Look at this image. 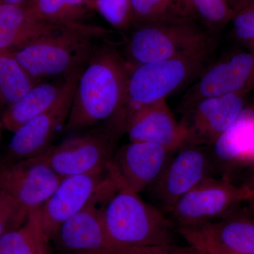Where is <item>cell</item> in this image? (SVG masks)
I'll use <instances>...</instances> for the list:
<instances>
[{
    "mask_svg": "<svg viewBox=\"0 0 254 254\" xmlns=\"http://www.w3.org/2000/svg\"><path fill=\"white\" fill-rule=\"evenodd\" d=\"M136 24L195 21L198 22L188 0H131Z\"/></svg>",
    "mask_w": 254,
    "mask_h": 254,
    "instance_id": "44dd1931",
    "label": "cell"
},
{
    "mask_svg": "<svg viewBox=\"0 0 254 254\" xmlns=\"http://www.w3.org/2000/svg\"><path fill=\"white\" fill-rule=\"evenodd\" d=\"M4 128V126H3V124L0 121V141H1V133H2V129Z\"/></svg>",
    "mask_w": 254,
    "mask_h": 254,
    "instance_id": "74e56055",
    "label": "cell"
},
{
    "mask_svg": "<svg viewBox=\"0 0 254 254\" xmlns=\"http://www.w3.org/2000/svg\"><path fill=\"white\" fill-rule=\"evenodd\" d=\"M31 0H0L1 5H22L28 4Z\"/></svg>",
    "mask_w": 254,
    "mask_h": 254,
    "instance_id": "d6a6232c",
    "label": "cell"
},
{
    "mask_svg": "<svg viewBox=\"0 0 254 254\" xmlns=\"http://www.w3.org/2000/svg\"><path fill=\"white\" fill-rule=\"evenodd\" d=\"M84 66L68 76L63 93L49 110L32 119L14 132L2 161L35 158L51 146L50 143L57 131L67 121L78 78Z\"/></svg>",
    "mask_w": 254,
    "mask_h": 254,
    "instance_id": "8fae6325",
    "label": "cell"
},
{
    "mask_svg": "<svg viewBox=\"0 0 254 254\" xmlns=\"http://www.w3.org/2000/svg\"><path fill=\"white\" fill-rule=\"evenodd\" d=\"M28 4L40 17L65 26L86 24L93 11L86 0H31Z\"/></svg>",
    "mask_w": 254,
    "mask_h": 254,
    "instance_id": "603a6c76",
    "label": "cell"
},
{
    "mask_svg": "<svg viewBox=\"0 0 254 254\" xmlns=\"http://www.w3.org/2000/svg\"><path fill=\"white\" fill-rule=\"evenodd\" d=\"M36 85L9 54H0V121L4 114Z\"/></svg>",
    "mask_w": 254,
    "mask_h": 254,
    "instance_id": "7402d4cb",
    "label": "cell"
},
{
    "mask_svg": "<svg viewBox=\"0 0 254 254\" xmlns=\"http://www.w3.org/2000/svg\"><path fill=\"white\" fill-rule=\"evenodd\" d=\"M92 203L62 225L52 240L63 254H137L119 245L105 228L101 210ZM150 250V249H149Z\"/></svg>",
    "mask_w": 254,
    "mask_h": 254,
    "instance_id": "5bb4252c",
    "label": "cell"
},
{
    "mask_svg": "<svg viewBox=\"0 0 254 254\" xmlns=\"http://www.w3.org/2000/svg\"><path fill=\"white\" fill-rule=\"evenodd\" d=\"M118 190L107 170L99 173L63 177L40 208L43 234L49 242L62 225L92 203H105Z\"/></svg>",
    "mask_w": 254,
    "mask_h": 254,
    "instance_id": "52a82bcc",
    "label": "cell"
},
{
    "mask_svg": "<svg viewBox=\"0 0 254 254\" xmlns=\"http://www.w3.org/2000/svg\"><path fill=\"white\" fill-rule=\"evenodd\" d=\"M44 240L38 208L29 213L21 227L0 237V254H34Z\"/></svg>",
    "mask_w": 254,
    "mask_h": 254,
    "instance_id": "cb8c5ba5",
    "label": "cell"
},
{
    "mask_svg": "<svg viewBox=\"0 0 254 254\" xmlns=\"http://www.w3.org/2000/svg\"><path fill=\"white\" fill-rule=\"evenodd\" d=\"M89 129L37 157L63 177L105 171L121 137L105 123Z\"/></svg>",
    "mask_w": 254,
    "mask_h": 254,
    "instance_id": "8992f818",
    "label": "cell"
},
{
    "mask_svg": "<svg viewBox=\"0 0 254 254\" xmlns=\"http://www.w3.org/2000/svg\"><path fill=\"white\" fill-rule=\"evenodd\" d=\"M189 245L196 249L202 254H231L208 242L193 237H183Z\"/></svg>",
    "mask_w": 254,
    "mask_h": 254,
    "instance_id": "f1b7e54d",
    "label": "cell"
},
{
    "mask_svg": "<svg viewBox=\"0 0 254 254\" xmlns=\"http://www.w3.org/2000/svg\"><path fill=\"white\" fill-rule=\"evenodd\" d=\"M108 30L88 24L71 26L23 49L9 53L36 84L45 78L67 77L83 68Z\"/></svg>",
    "mask_w": 254,
    "mask_h": 254,
    "instance_id": "277c9868",
    "label": "cell"
},
{
    "mask_svg": "<svg viewBox=\"0 0 254 254\" xmlns=\"http://www.w3.org/2000/svg\"><path fill=\"white\" fill-rule=\"evenodd\" d=\"M28 215L11 197L0 190V237L23 225Z\"/></svg>",
    "mask_w": 254,
    "mask_h": 254,
    "instance_id": "4316f807",
    "label": "cell"
},
{
    "mask_svg": "<svg viewBox=\"0 0 254 254\" xmlns=\"http://www.w3.org/2000/svg\"><path fill=\"white\" fill-rule=\"evenodd\" d=\"M68 77L35 85L4 114L1 122L4 128L14 133L25 123L49 110L59 99Z\"/></svg>",
    "mask_w": 254,
    "mask_h": 254,
    "instance_id": "d6986e66",
    "label": "cell"
},
{
    "mask_svg": "<svg viewBox=\"0 0 254 254\" xmlns=\"http://www.w3.org/2000/svg\"><path fill=\"white\" fill-rule=\"evenodd\" d=\"M247 45H248L249 50L254 54V41L252 42V43H249V44Z\"/></svg>",
    "mask_w": 254,
    "mask_h": 254,
    "instance_id": "8d00e7d4",
    "label": "cell"
},
{
    "mask_svg": "<svg viewBox=\"0 0 254 254\" xmlns=\"http://www.w3.org/2000/svg\"><path fill=\"white\" fill-rule=\"evenodd\" d=\"M137 254H200L196 249L190 246L188 247H176L174 245L163 248L150 249Z\"/></svg>",
    "mask_w": 254,
    "mask_h": 254,
    "instance_id": "f546056e",
    "label": "cell"
},
{
    "mask_svg": "<svg viewBox=\"0 0 254 254\" xmlns=\"http://www.w3.org/2000/svg\"><path fill=\"white\" fill-rule=\"evenodd\" d=\"M254 133V108H244L231 126L210 147L216 165L245 163Z\"/></svg>",
    "mask_w": 254,
    "mask_h": 254,
    "instance_id": "ffe728a7",
    "label": "cell"
},
{
    "mask_svg": "<svg viewBox=\"0 0 254 254\" xmlns=\"http://www.w3.org/2000/svg\"><path fill=\"white\" fill-rule=\"evenodd\" d=\"M173 153L155 143L130 141L115 152L107 172L117 188L139 193L156 180Z\"/></svg>",
    "mask_w": 254,
    "mask_h": 254,
    "instance_id": "4fadbf2b",
    "label": "cell"
},
{
    "mask_svg": "<svg viewBox=\"0 0 254 254\" xmlns=\"http://www.w3.org/2000/svg\"><path fill=\"white\" fill-rule=\"evenodd\" d=\"M193 83L180 101V113L207 98L245 95L254 88V54L248 50L225 55L212 62Z\"/></svg>",
    "mask_w": 254,
    "mask_h": 254,
    "instance_id": "30bf717a",
    "label": "cell"
},
{
    "mask_svg": "<svg viewBox=\"0 0 254 254\" xmlns=\"http://www.w3.org/2000/svg\"><path fill=\"white\" fill-rule=\"evenodd\" d=\"M245 160V163H252L254 165V133L250 149L249 150L248 154H247Z\"/></svg>",
    "mask_w": 254,
    "mask_h": 254,
    "instance_id": "e575fe53",
    "label": "cell"
},
{
    "mask_svg": "<svg viewBox=\"0 0 254 254\" xmlns=\"http://www.w3.org/2000/svg\"><path fill=\"white\" fill-rule=\"evenodd\" d=\"M250 198L245 185L227 175L210 177L181 197L167 213L177 228L196 226L222 218Z\"/></svg>",
    "mask_w": 254,
    "mask_h": 254,
    "instance_id": "9c48e42d",
    "label": "cell"
},
{
    "mask_svg": "<svg viewBox=\"0 0 254 254\" xmlns=\"http://www.w3.org/2000/svg\"><path fill=\"white\" fill-rule=\"evenodd\" d=\"M71 26L40 17L29 4L0 6V54H9L58 34Z\"/></svg>",
    "mask_w": 254,
    "mask_h": 254,
    "instance_id": "e0dca14e",
    "label": "cell"
},
{
    "mask_svg": "<svg viewBox=\"0 0 254 254\" xmlns=\"http://www.w3.org/2000/svg\"><path fill=\"white\" fill-rule=\"evenodd\" d=\"M126 133L130 141L155 143L175 152L186 144V136L180 122L162 100L141 108L131 118Z\"/></svg>",
    "mask_w": 254,
    "mask_h": 254,
    "instance_id": "ac0fdd59",
    "label": "cell"
},
{
    "mask_svg": "<svg viewBox=\"0 0 254 254\" xmlns=\"http://www.w3.org/2000/svg\"><path fill=\"white\" fill-rule=\"evenodd\" d=\"M230 23L231 35L246 44L254 41V2L234 14Z\"/></svg>",
    "mask_w": 254,
    "mask_h": 254,
    "instance_id": "83f0119b",
    "label": "cell"
},
{
    "mask_svg": "<svg viewBox=\"0 0 254 254\" xmlns=\"http://www.w3.org/2000/svg\"><path fill=\"white\" fill-rule=\"evenodd\" d=\"M48 242H49L47 240L42 241L38 250H36V253L34 254H50L48 247Z\"/></svg>",
    "mask_w": 254,
    "mask_h": 254,
    "instance_id": "836d02e7",
    "label": "cell"
},
{
    "mask_svg": "<svg viewBox=\"0 0 254 254\" xmlns=\"http://www.w3.org/2000/svg\"><path fill=\"white\" fill-rule=\"evenodd\" d=\"M241 204L218 220L179 227L177 232L182 237H196L231 254H254V210L249 203L243 208Z\"/></svg>",
    "mask_w": 254,
    "mask_h": 254,
    "instance_id": "2e32d148",
    "label": "cell"
},
{
    "mask_svg": "<svg viewBox=\"0 0 254 254\" xmlns=\"http://www.w3.org/2000/svg\"><path fill=\"white\" fill-rule=\"evenodd\" d=\"M234 14L254 2V0H225Z\"/></svg>",
    "mask_w": 254,
    "mask_h": 254,
    "instance_id": "4dcf8cb0",
    "label": "cell"
},
{
    "mask_svg": "<svg viewBox=\"0 0 254 254\" xmlns=\"http://www.w3.org/2000/svg\"><path fill=\"white\" fill-rule=\"evenodd\" d=\"M200 254H202L201 253H200Z\"/></svg>",
    "mask_w": 254,
    "mask_h": 254,
    "instance_id": "f35d334b",
    "label": "cell"
},
{
    "mask_svg": "<svg viewBox=\"0 0 254 254\" xmlns=\"http://www.w3.org/2000/svg\"><path fill=\"white\" fill-rule=\"evenodd\" d=\"M215 49L188 56L132 66L126 100L122 109L108 120L122 136L131 118L141 108L162 100L194 82L212 63Z\"/></svg>",
    "mask_w": 254,
    "mask_h": 254,
    "instance_id": "7a4b0ae2",
    "label": "cell"
},
{
    "mask_svg": "<svg viewBox=\"0 0 254 254\" xmlns=\"http://www.w3.org/2000/svg\"><path fill=\"white\" fill-rule=\"evenodd\" d=\"M208 147L185 144L174 152L156 180L145 190L152 204L167 214L187 192L213 177L217 165Z\"/></svg>",
    "mask_w": 254,
    "mask_h": 254,
    "instance_id": "ba28073f",
    "label": "cell"
},
{
    "mask_svg": "<svg viewBox=\"0 0 254 254\" xmlns=\"http://www.w3.org/2000/svg\"><path fill=\"white\" fill-rule=\"evenodd\" d=\"M250 192V198L247 200V203L250 205L251 208L254 210V165L253 170H252V173L250 176L249 177L248 180L246 183L244 184Z\"/></svg>",
    "mask_w": 254,
    "mask_h": 254,
    "instance_id": "1f68e13d",
    "label": "cell"
},
{
    "mask_svg": "<svg viewBox=\"0 0 254 254\" xmlns=\"http://www.w3.org/2000/svg\"><path fill=\"white\" fill-rule=\"evenodd\" d=\"M133 26L126 43L127 61L131 66L196 54L217 46V37L195 21Z\"/></svg>",
    "mask_w": 254,
    "mask_h": 254,
    "instance_id": "5b68a950",
    "label": "cell"
},
{
    "mask_svg": "<svg viewBox=\"0 0 254 254\" xmlns=\"http://www.w3.org/2000/svg\"><path fill=\"white\" fill-rule=\"evenodd\" d=\"M95 9L119 31H127L133 26L131 0H95Z\"/></svg>",
    "mask_w": 254,
    "mask_h": 254,
    "instance_id": "484cf974",
    "label": "cell"
},
{
    "mask_svg": "<svg viewBox=\"0 0 254 254\" xmlns=\"http://www.w3.org/2000/svg\"><path fill=\"white\" fill-rule=\"evenodd\" d=\"M100 210L107 231L122 247L149 250L173 245L176 225L138 193L118 189Z\"/></svg>",
    "mask_w": 254,
    "mask_h": 254,
    "instance_id": "3957f363",
    "label": "cell"
},
{
    "mask_svg": "<svg viewBox=\"0 0 254 254\" xmlns=\"http://www.w3.org/2000/svg\"><path fill=\"white\" fill-rule=\"evenodd\" d=\"M245 94H228L200 100L182 112L180 123L186 144L211 146L245 108Z\"/></svg>",
    "mask_w": 254,
    "mask_h": 254,
    "instance_id": "9a60e30c",
    "label": "cell"
},
{
    "mask_svg": "<svg viewBox=\"0 0 254 254\" xmlns=\"http://www.w3.org/2000/svg\"><path fill=\"white\" fill-rule=\"evenodd\" d=\"M87 2H88V4H89L90 7L93 10L95 9V0H86Z\"/></svg>",
    "mask_w": 254,
    "mask_h": 254,
    "instance_id": "d590c367",
    "label": "cell"
},
{
    "mask_svg": "<svg viewBox=\"0 0 254 254\" xmlns=\"http://www.w3.org/2000/svg\"><path fill=\"white\" fill-rule=\"evenodd\" d=\"M131 67L111 42L97 45L78 78L65 130L89 129L116 115L126 100Z\"/></svg>",
    "mask_w": 254,
    "mask_h": 254,
    "instance_id": "6da1fadb",
    "label": "cell"
},
{
    "mask_svg": "<svg viewBox=\"0 0 254 254\" xmlns=\"http://www.w3.org/2000/svg\"><path fill=\"white\" fill-rule=\"evenodd\" d=\"M63 179L38 157L0 163V190L28 213L41 208Z\"/></svg>",
    "mask_w": 254,
    "mask_h": 254,
    "instance_id": "7c38bea8",
    "label": "cell"
},
{
    "mask_svg": "<svg viewBox=\"0 0 254 254\" xmlns=\"http://www.w3.org/2000/svg\"><path fill=\"white\" fill-rule=\"evenodd\" d=\"M198 23L213 36L230 23L234 13L225 0H188Z\"/></svg>",
    "mask_w": 254,
    "mask_h": 254,
    "instance_id": "d4e9b609",
    "label": "cell"
}]
</instances>
